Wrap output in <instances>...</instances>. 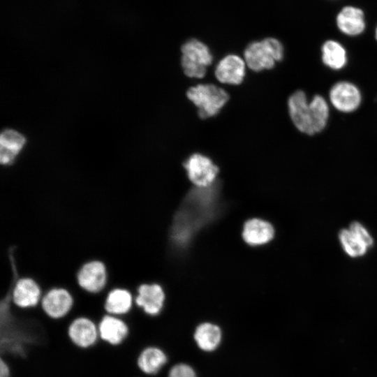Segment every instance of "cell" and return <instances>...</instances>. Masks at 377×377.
I'll use <instances>...</instances> for the list:
<instances>
[{
    "label": "cell",
    "mask_w": 377,
    "mask_h": 377,
    "mask_svg": "<svg viewBox=\"0 0 377 377\" xmlns=\"http://www.w3.org/2000/svg\"><path fill=\"white\" fill-rule=\"evenodd\" d=\"M339 239L343 249L349 256L358 257L365 253L367 247L350 230H342Z\"/></svg>",
    "instance_id": "44dd1931"
},
{
    "label": "cell",
    "mask_w": 377,
    "mask_h": 377,
    "mask_svg": "<svg viewBox=\"0 0 377 377\" xmlns=\"http://www.w3.org/2000/svg\"><path fill=\"white\" fill-rule=\"evenodd\" d=\"M133 304V297L126 289L117 288L111 290L103 303L105 313L124 317L128 315Z\"/></svg>",
    "instance_id": "2e32d148"
},
{
    "label": "cell",
    "mask_w": 377,
    "mask_h": 377,
    "mask_svg": "<svg viewBox=\"0 0 377 377\" xmlns=\"http://www.w3.org/2000/svg\"><path fill=\"white\" fill-rule=\"evenodd\" d=\"M332 105L341 112H352L356 110L362 101L359 89L353 83L341 81L334 84L330 91Z\"/></svg>",
    "instance_id": "ba28073f"
},
{
    "label": "cell",
    "mask_w": 377,
    "mask_h": 377,
    "mask_svg": "<svg viewBox=\"0 0 377 377\" xmlns=\"http://www.w3.org/2000/svg\"><path fill=\"white\" fill-rule=\"evenodd\" d=\"M244 61L253 71L272 69L276 61L263 40L250 43L245 48Z\"/></svg>",
    "instance_id": "5bb4252c"
},
{
    "label": "cell",
    "mask_w": 377,
    "mask_h": 377,
    "mask_svg": "<svg viewBox=\"0 0 377 377\" xmlns=\"http://www.w3.org/2000/svg\"><path fill=\"white\" fill-rule=\"evenodd\" d=\"M221 330L217 325L210 323L199 325L194 332V339L202 350L211 352L216 349L221 343Z\"/></svg>",
    "instance_id": "d6986e66"
},
{
    "label": "cell",
    "mask_w": 377,
    "mask_h": 377,
    "mask_svg": "<svg viewBox=\"0 0 377 377\" xmlns=\"http://www.w3.org/2000/svg\"><path fill=\"white\" fill-rule=\"evenodd\" d=\"M97 323L100 343L105 346L121 347L131 337V326L122 317L105 313Z\"/></svg>",
    "instance_id": "5b68a950"
},
{
    "label": "cell",
    "mask_w": 377,
    "mask_h": 377,
    "mask_svg": "<svg viewBox=\"0 0 377 377\" xmlns=\"http://www.w3.org/2000/svg\"><path fill=\"white\" fill-rule=\"evenodd\" d=\"M41 298L38 284L28 277L22 278L16 282L10 297L13 304L20 309L36 307L40 304Z\"/></svg>",
    "instance_id": "30bf717a"
},
{
    "label": "cell",
    "mask_w": 377,
    "mask_h": 377,
    "mask_svg": "<svg viewBox=\"0 0 377 377\" xmlns=\"http://www.w3.org/2000/svg\"><path fill=\"white\" fill-rule=\"evenodd\" d=\"M40 305L47 318L59 322L71 313L74 306V299L67 289L54 288L42 297Z\"/></svg>",
    "instance_id": "8992f818"
},
{
    "label": "cell",
    "mask_w": 377,
    "mask_h": 377,
    "mask_svg": "<svg viewBox=\"0 0 377 377\" xmlns=\"http://www.w3.org/2000/svg\"><path fill=\"white\" fill-rule=\"evenodd\" d=\"M132 377H137V376H132Z\"/></svg>",
    "instance_id": "484cf974"
},
{
    "label": "cell",
    "mask_w": 377,
    "mask_h": 377,
    "mask_svg": "<svg viewBox=\"0 0 377 377\" xmlns=\"http://www.w3.org/2000/svg\"><path fill=\"white\" fill-rule=\"evenodd\" d=\"M184 166L190 181L200 188L210 186L219 172L218 167L209 157L198 153L191 155Z\"/></svg>",
    "instance_id": "52a82bcc"
},
{
    "label": "cell",
    "mask_w": 377,
    "mask_h": 377,
    "mask_svg": "<svg viewBox=\"0 0 377 377\" xmlns=\"http://www.w3.org/2000/svg\"><path fill=\"white\" fill-rule=\"evenodd\" d=\"M337 24L339 30L346 35H359L365 28L364 13L358 8L344 7L337 17Z\"/></svg>",
    "instance_id": "e0dca14e"
},
{
    "label": "cell",
    "mask_w": 377,
    "mask_h": 377,
    "mask_svg": "<svg viewBox=\"0 0 377 377\" xmlns=\"http://www.w3.org/2000/svg\"><path fill=\"white\" fill-rule=\"evenodd\" d=\"M188 98L198 108L200 118H209L217 114L228 102V93L212 84H200L188 89Z\"/></svg>",
    "instance_id": "7a4b0ae2"
},
{
    "label": "cell",
    "mask_w": 377,
    "mask_h": 377,
    "mask_svg": "<svg viewBox=\"0 0 377 377\" xmlns=\"http://www.w3.org/2000/svg\"><path fill=\"white\" fill-rule=\"evenodd\" d=\"M0 377H13V369L4 357H0Z\"/></svg>",
    "instance_id": "cb8c5ba5"
},
{
    "label": "cell",
    "mask_w": 377,
    "mask_h": 377,
    "mask_svg": "<svg viewBox=\"0 0 377 377\" xmlns=\"http://www.w3.org/2000/svg\"><path fill=\"white\" fill-rule=\"evenodd\" d=\"M168 377H197L194 369L188 364L179 363L172 367Z\"/></svg>",
    "instance_id": "603a6c76"
},
{
    "label": "cell",
    "mask_w": 377,
    "mask_h": 377,
    "mask_svg": "<svg viewBox=\"0 0 377 377\" xmlns=\"http://www.w3.org/2000/svg\"><path fill=\"white\" fill-rule=\"evenodd\" d=\"M376 38L377 40V27H376Z\"/></svg>",
    "instance_id": "d4e9b609"
},
{
    "label": "cell",
    "mask_w": 377,
    "mask_h": 377,
    "mask_svg": "<svg viewBox=\"0 0 377 377\" xmlns=\"http://www.w3.org/2000/svg\"><path fill=\"white\" fill-rule=\"evenodd\" d=\"M288 107L293 124L303 133L314 135L322 131L327 125L329 106L320 95H316L308 101L303 91H296L289 97Z\"/></svg>",
    "instance_id": "6da1fadb"
},
{
    "label": "cell",
    "mask_w": 377,
    "mask_h": 377,
    "mask_svg": "<svg viewBox=\"0 0 377 377\" xmlns=\"http://www.w3.org/2000/svg\"><path fill=\"white\" fill-rule=\"evenodd\" d=\"M242 236L245 242L250 245H261L273 238L274 228L265 221L253 219L245 223Z\"/></svg>",
    "instance_id": "ac0fdd59"
},
{
    "label": "cell",
    "mask_w": 377,
    "mask_h": 377,
    "mask_svg": "<svg viewBox=\"0 0 377 377\" xmlns=\"http://www.w3.org/2000/svg\"><path fill=\"white\" fill-rule=\"evenodd\" d=\"M79 286L86 292L98 293L105 286L107 270L100 260H91L84 264L77 275Z\"/></svg>",
    "instance_id": "9c48e42d"
},
{
    "label": "cell",
    "mask_w": 377,
    "mask_h": 377,
    "mask_svg": "<svg viewBox=\"0 0 377 377\" xmlns=\"http://www.w3.org/2000/svg\"><path fill=\"white\" fill-rule=\"evenodd\" d=\"M27 142L20 132L6 128L0 136V161L3 165L11 164L21 151Z\"/></svg>",
    "instance_id": "9a60e30c"
},
{
    "label": "cell",
    "mask_w": 377,
    "mask_h": 377,
    "mask_svg": "<svg viewBox=\"0 0 377 377\" xmlns=\"http://www.w3.org/2000/svg\"><path fill=\"white\" fill-rule=\"evenodd\" d=\"M181 50V64L185 75L190 77H203L206 74L207 67L213 60V56L207 45L193 38L185 42Z\"/></svg>",
    "instance_id": "277c9868"
},
{
    "label": "cell",
    "mask_w": 377,
    "mask_h": 377,
    "mask_svg": "<svg viewBox=\"0 0 377 377\" xmlns=\"http://www.w3.org/2000/svg\"><path fill=\"white\" fill-rule=\"evenodd\" d=\"M165 352L156 346H148L141 349L135 360L136 368L147 376L156 375L166 364Z\"/></svg>",
    "instance_id": "4fadbf2b"
},
{
    "label": "cell",
    "mask_w": 377,
    "mask_h": 377,
    "mask_svg": "<svg viewBox=\"0 0 377 377\" xmlns=\"http://www.w3.org/2000/svg\"><path fill=\"white\" fill-rule=\"evenodd\" d=\"M367 247L373 244V239L367 230L358 222H353L349 229Z\"/></svg>",
    "instance_id": "7402d4cb"
},
{
    "label": "cell",
    "mask_w": 377,
    "mask_h": 377,
    "mask_svg": "<svg viewBox=\"0 0 377 377\" xmlns=\"http://www.w3.org/2000/svg\"><path fill=\"white\" fill-rule=\"evenodd\" d=\"M322 61L331 69L340 70L347 63L346 51L339 42L327 40L322 47Z\"/></svg>",
    "instance_id": "ffe728a7"
},
{
    "label": "cell",
    "mask_w": 377,
    "mask_h": 377,
    "mask_svg": "<svg viewBox=\"0 0 377 377\" xmlns=\"http://www.w3.org/2000/svg\"><path fill=\"white\" fill-rule=\"evenodd\" d=\"M165 295L158 284H142L138 288L135 304L149 316H156L162 310Z\"/></svg>",
    "instance_id": "7c38bea8"
},
{
    "label": "cell",
    "mask_w": 377,
    "mask_h": 377,
    "mask_svg": "<svg viewBox=\"0 0 377 377\" xmlns=\"http://www.w3.org/2000/svg\"><path fill=\"white\" fill-rule=\"evenodd\" d=\"M69 343L80 350H89L100 343L98 323L87 315L73 318L64 327Z\"/></svg>",
    "instance_id": "3957f363"
},
{
    "label": "cell",
    "mask_w": 377,
    "mask_h": 377,
    "mask_svg": "<svg viewBox=\"0 0 377 377\" xmlns=\"http://www.w3.org/2000/svg\"><path fill=\"white\" fill-rule=\"evenodd\" d=\"M246 73V63L236 54H228L221 59L215 68V76L221 83L239 84Z\"/></svg>",
    "instance_id": "8fae6325"
}]
</instances>
